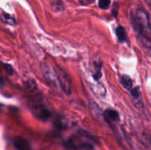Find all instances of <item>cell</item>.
<instances>
[{
  "label": "cell",
  "mask_w": 151,
  "mask_h": 150,
  "mask_svg": "<svg viewBox=\"0 0 151 150\" xmlns=\"http://www.w3.org/2000/svg\"><path fill=\"white\" fill-rule=\"evenodd\" d=\"M136 27L141 35L143 42L151 45V25L147 13L142 9H138L136 13Z\"/></svg>",
  "instance_id": "6da1fadb"
},
{
  "label": "cell",
  "mask_w": 151,
  "mask_h": 150,
  "mask_svg": "<svg viewBox=\"0 0 151 150\" xmlns=\"http://www.w3.org/2000/svg\"><path fill=\"white\" fill-rule=\"evenodd\" d=\"M40 70H41V73L42 74L44 78L52 88L54 89H57L58 87H60L57 72L51 65L42 62L40 64Z\"/></svg>",
  "instance_id": "7a4b0ae2"
},
{
  "label": "cell",
  "mask_w": 151,
  "mask_h": 150,
  "mask_svg": "<svg viewBox=\"0 0 151 150\" xmlns=\"http://www.w3.org/2000/svg\"><path fill=\"white\" fill-rule=\"evenodd\" d=\"M55 70L57 72L60 88L66 95H70L72 93V84L70 76L61 66H57V69Z\"/></svg>",
  "instance_id": "3957f363"
},
{
  "label": "cell",
  "mask_w": 151,
  "mask_h": 150,
  "mask_svg": "<svg viewBox=\"0 0 151 150\" xmlns=\"http://www.w3.org/2000/svg\"><path fill=\"white\" fill-rule=\"evenodd\" d=\"M13 143L17 150H29V142L22 137H15L13 139Z\"/></svg>",
  "instance_id": "277c9868"
},
{
  "label": "cell",
  "mask_w": 151,
  "mask_h": 150,
  "mask_svg": "<svg viewBox=\"0 0 151 150\" xmlns=\"http://www.w3.org/2000/svg\"><path fill=\"white\" fill-rule=\"evenodd\" d=\"M34 110H35V115L43 121L48 120L51 117L52 114L50 110L48 109L45 108V107H42V106H40L38 107H35Z\"/></svg>",
  "instance_id": "5b68a950"
},
{
  "label": "cell",
  "mask_w": 151,
  "mask_h": 150,
  "mask_svg": "<svg viewBox=\"0 0 151 150\" xmlns=\"http://www.w3.org/2000/svg\"><path fill=\"white\" fill-rule=\"evenodd\" d=\"M104 116L109 121H117L119 119V113L113 109H108L104 112Z\"/></svg>",
  "instance_id": "8992f818"
},
{
  "label": "cell",
  "mask_w": 151,
  "mask_h": 150,
  "mask_svg": "<svg viewBox=\"0 0 151 150\" xmlns=\"http://www.w3.org/2000/svg\"><path fill=\"white\" fill-rule=\"evenodd\" d=\"M115 33H116L117 39L119 42L123 43L126 41L127 35L125 29L122 26H118L115 29Z\"/></svg>",
  "instance_id": "52a82bcc"
},
{
  "label": "cell",
  "mask_w": 151,
  "mask_h": 150,
  "mask_svg": "<svg viewBox=\"0 0 151 150\" xmlns=\"http://www.w3.org/2000/svg\"><path fill=\"white\" fill-rule=\"evenodd\" d=\"M120 82L122 85V86L125 88V89L131 90L133 88V82L132 79H131L129 76L128 75H123L122 77L120 78Z\"/></svg>",
  "instance_id": "ba28073f"
},
{
  "label": "cell",
  "mask_w": 151,
  "mask_h": 150,
  "mask_svg": "<svg viewBox=\"0 0 151 150\" xmlns=\"http://www.w3.org/2000/svg\"><path fill=\"white\" fill-rule=\"evenodd\" d=\"M94 69H95V72H94V78L95 80H98L102 76V63L101 61H95L94 62Z\"/></svg>",
  "instance_id": "9c48e42d"
},
{
  "label": "cell",
  "mask_w": 151,
  "mask_h": 150,
  "mask_svg": "<svg viewBox=\"0 0 151 150\" xmlns=\"http://www.w3.org/2000/svg\"><path fill=\"white\" fill-rule=\"evenodd\" d=\"M2 18L4 19V21L7 24L10 25L16 24V20L12 16H10L8 13H6L4 12H2Z\"/></svg>",
  "instance_id": "30bf717a"
},
{
  "label": "cell",
  "mask_w": 151,
  "mask_h": 150,
  "mask_svg": "<svg viewBox=\"0 0 151 150\" xmlns=\"http://www.w3.org/2000/svg\"><path fill=\"white\" fill-rule=\"evenodd\" d=\"M131 94L134 99H139L141 97V91H140L139 88L137 87V88H132L131 90Z\"/></svg>",
  "instance_id": "8fae6325"
},
{
  "label": "cell",
  "mask_w": 151,
  "mask_h": 150,
  "mask_svg": "<svg viewBox=\"0 0 151 150\" xmlns=\"http://www.w3.org/2000/svg\"><path fill=\"white\" fill-rule=\"evenodd\" d=\"M27 88L32 92H35L37 91V84L34 79H30L27 81Z\"/></svg>",
  "instance_id": "7c38bea8"
},
{
  "label": "cell",
  "mask_w": 151,
  "mask_h": 150,
  "mask_svg": "<svg viewBox=\"0 0 151 150\" xmlns=\"http://www.w3.org/2000/svg\"><path fill=\"white\" fill-rule=\"evenodd\" d=\"M110 4V0H99V7L103 10H106L109 8Z\"/></svg>",
  "instance_id": "4fadbf2b"
},
{
  "label": "cell",
  "mask_w": 151,
  "mask_h": 150,
  "mask_svg": "<svg viewBox=\"0 0 151 150\" xmlns=\"http://www.w3.org/2000/svg\"><path fill=\"white\" fill-rule=\"evenodd\" d=\"M3 66H4V69H5L6 72H7L9 75H13V67H12L11 65L8 64V63H4V64H3Z\"/></svg>",
  "instance_id": "5bb4252c"
},
{
  "label": "cell",
  "mask_w": 151,
  "mask_h": 150,
  "mask_svg": "<svg viewBox=\"0 0 151 150\" xmlns=\"http://www.w3.org/2000/svg\"><path fill=\"white\" fill-rule=\"evenodd\" d=\"M86 1L88 4H90V3H92L94 0H86Z\"/></svg>",
  "instance_id": "9a60e30c"
}]
</instances>
